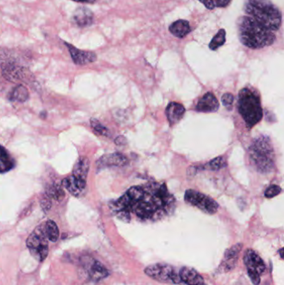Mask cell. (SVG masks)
I'll return each instance as SVG.
<instances>
[{
    "label": "cell",
    "instance_id": "obj_1",
    "mask_svg": "<svg viewBox=\"0 0 284 285\" xmlns=\"http://www.w3.org/2000/svg\"><path fill=\"white\" fill-rule=\"evenodd\" d=\"M109 208L121 221L129 223L134 215L140 221H158L171 215L175 199L165 183L133 186L123 196L109 203Z\"/></svg>",
    "mask_w": 284,
    "mask_h": 285
},
{
    "label": "cell",
    "instance_id": "obj_2",
    "mask_svg": "<svg viewBox=\"0 0 284 285\" xmlns=\"http://www.w3.org/2000/svg\"><path fill=\"white\" fill-rule=\"evenodd\" d=\"M237 25L239 40L246 47L257 50L272 45L275 42L274 33L249 16L241 17Z\"/></svg>",
    "mask_w": 284,
    "mask_h": 285
},
{
    "label": "cell",
    "instance_id": "obj_3",
    "mask_svg": "<svg viewBox=\"0 0 284 285\" xmlns=\"http://www.w3.org/2000/svg\"><path fill=\"white\" fill-rule=\"evenodd\" d=\"M244 9L249 17L271 31H277L282 25L279 9L269 0H246Z\"/></svg>",
    "mask_w": 284,
    "mask_h": 285
},
{
    "label": "cell",
    "instance_id": "obj_4",
    "mask_svg": "<svg viewBox=\"0 0 284 285\" xmlns=\"http://www.w3.org/2000/svg\"><path fill=\"white\" fill-rule=\"evenodd\" d=\"M249 157L251 163L258 172L270 173L275 162V154L270 138L267 136H260L254 139L249 148Z\"/></svg>",
    "mask_w": 284,
    "mask_h": 285
},
{
    "label": "cell",
    "instance_id": "obj_5",
    "mask_svg": "<svg viewBox=\"0 0 284 285\" xmlns=\"http://www.w3.org/2000/svg\"><path fill=\"white\" fill-rule=\"evenodd\" d=\"M238 107L248 129L253 128L263 118L259 95L253 89L245 88L239 92Z\"/></svg>",
    "mask_w": 284,
    "mask_h": 285
},
{
    "label": "cell",
    "instance_id": "obj_6",
    "mask_svg": "<svg viewBox=\"0 0 284 285\" xmlns=\"http://www.w3.org/2000/svg\"><path fill=\"white\" fill-rule=\"evenodd\" d=\"M28 249L35 259L43 262L49 254V242L44 224L39 225L32 232L26 241Z\"/></svg>",
    "mask_w": 284,
    "mask_h": 285
},
{
    "label": "cell",
    "instance_id": "obj_7",
    "mask_svg": "<svg viewBox=\"0 0 284 285\" xmlns=\"http://www.w3.org/2000/svg\"><path fill=\"white\" fill-rule=\"evenodd\" d=\"M145 274L154 280L169 284L181 283L179 271L173 265L167 264H154L145 269Z\"/></svg>",
    "mask_w": 284,
    "mask_h": 285
},
{
    "label": "cell",
    "instance_id": "obj_8",
    "mask_svg": "<svg viewBox=\"0 0 284 285\" xmlns=\"http://www.w3.org/2000/svg\"><path fill=\"white\" fill-rule=\"evenodd\" d=\"M184 199L187 204L208 215H215L219 209V204L215 199L194 189H187L185 192Z\"/></svg>",
    "mask_w": 284,
    "mask_h": 285
},
{
    "label": "cell",
    "instance_id": "obj_9",
    "mask_svg": "<svg viewBox=\"0 0 284 285\" xmlns=\"http://www.w3.org/2000/svg\"><path fill=\"white\" fill-rule=\"evenodd\" d=\"M65 45L68 48L70 55L72 58L73 61L77 65H85L88 63H93L97 59V55L91 51H85V50H79L75 46L70 43L64 42Z\"/></svg>",
    "mask_w": 284,
    "mask_h": 285
},
{
    "label": "cell",
    "instance_id": "obj_10",
    "mask_svg": "<svg viewBox=\"0 0 284 285\" xmlns=\"http://www.w3.org/2000/svg\"><path fill=\"white\" fill-rule=\"evenodd\" d=\"M84 265L92 280L100 281L109 275L108 269L104 267L101 263L92 258L87 257L84 259Z\"/></svg>",
    "mask_w": 284,
    "mask_h": 285
},
{
    "label": "cell",
    "instance_id": "obj_11",
    "mask_svg": "<svg viewBox=\"0 0 284 285\" xmlns=\"http://www.w3.org/2000/svg\"><path fill=\"white\" fill-rule=\"evenodd\" d=\"M242 249H243L242 244L233 245L230 249H228L224 253L219 269H221L224 273H227L234 269L239 261V253L241 252Z\"/></svg>",
    "mask_w": 284,
    "mask_h": 285
},
{
    "label": "cell",
    "instance_id": "obj_12",
    "mask_svg": "<svg viewBox=\"0 0 284 285\" xmlns=\"http://www.w3.org/2000/svg\"><path fill=\"white\" fill-rule=\"evenodd\" d=\"M244 262L248 270L257 272L260 275L264 274L266 269L264 260L253 249L246 250L244 255Z\"/></svg>",
    "mask_w": 284,
    "mask_h": 285
},
{
    "label": "cell",
    "instance_id": "obj_13",
    "mask_svg": "<svg viewBox=\"0 0 284 285\" xmlns=\"http://www.w3.org/2000/svg\"><path fill=\"white\" fill-rule=\"evenodd\" d=\"M62 185L68 189V192L75 197H79L84 194L87 186V181L78 179L72 174L68 178L63 179Z\"/></svg>",
    "mask_w": 284,
    "mask_h": 285
},
{
    "label": "cell",
    "instance_id": "obj_14",
    "mask_svg": "<svg viewBox=\"0 0 284 285\" xmlns=\"http://www.w3.org/2000/svg\"><path fill=\"white\" fill-rule=\"evenodd\" d=\"M219 109V103L211 92L205 93L197 104L196 110L202 113H215Z\"/></svg>",
    "mask_w": 284,
    "mask_h": 285
},
{
    "label": "cell",
    "instance_id": "obj_15",
    "mask_svg": "<svg viewBox=\"0 0 284 285\" xmlns=\"http://www.w3.org/2000/svg\"><path fill=\"white\" fill-rule=\"evenodd\" d=\"M181 281L187 285H204L203 277L195 270L190 267L181 268L179 270Z\"/></svg>",
    "mask_w": 284,
    "mask_h": 285
},
{
    "label": "cell",
    "instance_id": "obj_16",
    "mask_svg": "<svg viewBox=\"0 0 284 285\" xmlns=\"http://www.w3.org/2000/svg\"><path fill=\"white\" fill-rule=\"evenodd\" d=\"M73 21L79 27H89L93 23V14L87 8H79L75 10Z\"/></svg>",
    "mask_w": 284,
    "mask_h": 285
},
{
    "label": "cell",
    "instance_id": "obj_17",
    "mask_svg": "<svg viewBox=\"0 0 284 285\" xmlns=\"http://www.w3.org/2000/svg\"><path fill=\"white\" fill-rule=\"evenodd\" d=\"M185 113V108L179 103L171 102L166 109V116L171 126L179 122Z\"/></svg>",
    "mask_w": 284,
    "mask_h": 285
},
{
    "label": "cell",
    "instance_id": "obj_18",
    "mask_svg": "<svg viewBox=\"0 0 284 285\" xmlns=\"http://www.w3.org/2000/svg\"><path fill=\"white\" fill-rule=\"evenodd\" d=\"M129 163V159L124 154L120 153L106 155L100 158L98 164L100 167H107V166H116V167H124Z\"/></svg>",
    "mask_w": 284,
    "mask_h": 285
},
{
    "label": "cell",
    "instance_id": "obj_19",
    "mask_svg": "<svg viewBox=\"0 0 284 285\" xmlns=\"http://www.w3.org/2000/svg\"><path fill=\"white\" fill-rule=\"evenodd\" d=\"M89 160L86 157H80V158L76 161L74 170H73V176L76 177L78 179H82L84 181H87V177H88V171H89Z\"/></svg>",
    "mask_w": 284,
    "mask_h": 285
},
{
    "label": "cell",
    "instance_id": "obj_20",
    "mask_svg": "<svg viewBox=\"0 0 284 285\" xmlns=\"http://www.w3.org/2000/svg\"><path fill=\"white\" fill-rule=\"evenodd\" d=\"M169 31L174 36L183 39L191 32V28L187 21L179 19L169 26Z\"/></svg>",
    "mask_w": 284,
    "mask_h": 285
},
{
    "label": "cell",
    "instance_id": "obj_21",
    "mask_svg": "<svg viewBox=\"0 0 284 285\" xmlns=\"http://www.w3.org/2000/svg\"><path fill=\"white\" fill-rule=\"evenodd\" d=\"M46 195L50 199H55L57 201H62L65 197V193L63 189V185L56 182L48 184L46 187Z\"/></svg>",
    "mask_w": 284,
    "mask_h": 285
},
{
    "label": "cell",
    "instance_id": "obj_22",
    "mask_svg": "<svg viewBox=\"0 0 284 285\" xmlns=\"http://www.w3.org/2000/svg\"><path fill=\"white\" fill-rule=\"evenodd\" d=\"M44 229H45L48 240L54 243L59 240V230L55 222L53 220H48L44 224Z\"/></svg>",
    "mask_w": 284,
    "mask_h": 285
},
{
    "label": "cell",
    "instance_id": "obj_23",
    "mask_svg": "<svg viewBox=\"0 0 284 285\" xmlns=\"http://www.w3.org/2000/svg\"><path fill=\"white\" fill-rule=\"evenodd\" d=\"M14 166L13 161L9 157L5 148L0 145V172H6Z\"/></svg>",
    "mask_w": 284,
    "mask_h": 285
},
{
    "label": "cell",
    "instance_id": "obj_24",
    "mask_svg": "<svg viewBox=\"0 0 284 285\" xmlns=\"http://www.w3.org/2000/svg\"><path fill=\"white\" fill-rule=\"evenodd\" d=\"M11 99L18 102H25L29 99V91L23 85H18L12 91Z\"/></svg>",
    "mask_w": 284,
    "mask_h": 285
},
{
    "label": "cell",
    "instance_id": "obj_25",
    "mask_svg": "<svg viewBox=\"0 0 284 285\" xmlns=\"http://www.w3.org/2000/svg\"><path fill=\"white\" fill-rule=\"evenodd\" d=\"M226 41V31L224 30H220L216 35L214 37V39L210 42L209 49L211 50H216L219 48L221 47L224 44Z\"/></svg>",
    "mask_w": 284,
    "mask_h": 285
},
{
    "label": "cell",
    "instance_id": "obj_26",
    "mask_svg": "<svg viewBox=\"0 0 284 285\" xmlns=\"http://www.w3.org/2000/svg\"><path fill=\"white\" fill-rule=\"evenodd\" d=\"M90 124L93 131L96 134L104 136V137H110V131L108 130V129H107L106 127L102 125L99 120H95V118H91Z\"/></svg>",
    "mask_w": 284,
    "mask_h": 285
},
{
    "label": "cell",
    "instance_id": "obj_27",
    "mask_svg": "<svg viewBox=\"0 0 284 285\" xmlns=\"http://www.w3.org/2000/svg\"><path fill=\"white\" fill-rule=\"evenodd\" d=\"M226 166V161L222 156L217 157L207 163V167L209 170H219Z\"/></svg>",
    "mask_w": 284,
    "mask_h": 285
},
{
    "label": "cell",
    "instance_id": "obj_28",
    "mask_svg": "<svg viewBox=\"0 0 284 285\" xmlns=\"http://www.w3.org/2000/svg\"><path fill=\"white\" fill-rule=\"evenodd\" d=\"M233 102H234V97L232 93H226L222 96V103H223V106L228 110L232 109Z\"/></svg>",
    "mask_w": 284,
    "mask_h": 285
},
{
    "label": "cell",
    "instance_id": "obj_29",
    "mask_svg": "<svg viewBox=\"0 0 284 285\" xmlns=\"http://www.w3.org/2000/svg\"><path fill=\"white\" fill-rule=\"evenodd\" d=\"M281 192H282V188H280L279 186L271 185L265 191V197L268 198V199L274 198L277 195L281 194Z\"/></svg>",
    "mask_w": 284,
    "mask_h": 285
},
{
    "label": "cell",
    "instance_id": "obj_30",
    "mask_svg": "<svg viewBox=\"0 0 284 285\" xmlns=\"http://www.w3.org/2000/svg\"><path fill=\"white\" fill-rule=\"evenodd\" d=\"M40 205L41 208H43L44 212H48L50 210L51 207H52V201L49 196L46 194L42 195L40 199Z\"/></svg>",
    "mask_w": 284,
    "mask_h": 285
},
{
    "label": "cell",
    "instance_id": "obj_31",
    "mask_svg": "<svg viewBox=\"0 0 284 285\" xmlns=\"http://www.w3.org/2000/svg\"><path fill=\"white\" fill-rule=\"evenodd\" d=\"M248 276L251 278L252 283L254 285H258L261 282L260 278V274L257 272L253 271V270H248Z\"/></svg>",
    "mask_w": 284,
    "mask_h": 285
},
{
    "label": "cell",
    "instance_id": "obj_32",
    "mask_svg": "<svg viewBox=\"0 0 284 285\" xmlns=\"http://www.w3.org/2000/svg\"><path fill=\"white\" fill-rule=\"evenodd\" d=\"M207 9H214L215 6V0H199Z\"/></svg>",
    "mask_w": 284,
    "mask_h": 285
},
{
    "label": "cell",
    "instance_id": "obj_33",
    "mask_svg": "<svg viewBox=\"0 0 284 285\" xmlns=\"http://www.w3.org/2000/svg\"><path fill=\"white\" fill-rule=\"evenodd\" d=\"M231 0H215V6L221 8L228 6Z\"/></svg>",
    "mask_w": 284,
    "mask_h": 285
},
{
    "label": "cell",
    "instance_id": "obj_34",
    "mask_svg": "<svg viewBox=\"0 0 284 285\" xmlns=\"http://www.w3.org/2000/svg\"><path fill=\"white\" fill-rule=\"evenodd\" d=\"M114 142H115L116 145H119V146H124V145L127 144V139L124 136H119V137L115 138Z\"/></svg>",
    "mask_w": 284,
    "mask_h": 285
},
{
    "label": "cell",
    "instance_id": "obj_35",
    "mask_svg": "<svg viewBox=\"0 0 284 285\" xmlns=\"http://www.w3.org/2000/svg\"><path fill=\"white\" fill-rule=\"evenodd\" d=\"M73 1L78 3H88V4H92L95 2V0H73Z\"/></svg>",
    "mask_w": 284,
    "mask_h": 285
},
{
    "label": "cell",
    "instance_id": "obj_36",
    "mask_svg": "<svg viewBox=\"0 0 284 285\" xmlns=\"http://www.w3.org/2000/svg\"><path fill=\"white\" fill-rule=\"evenodd\" d=\"M280 255H281V258H283V257H282V249H280Z\"/></svg>",
    "mask_w": 284,
    "mask_h": 285
}]
</instances>
